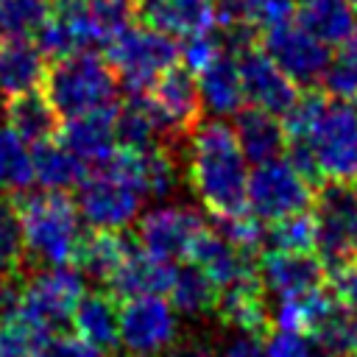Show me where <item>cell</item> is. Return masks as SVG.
Here are the masks:
<instances>
[{
	"label": "cell",
	"instance_id": "cell-1",
	"mask_svg": "<svg viewBox=\"0 0 357 357\" xmlns=\"http://www.w3.org/2000/svg\"><path fill=\"white\" fill-rule=\"evenodd\" d=\"M287 159L310 181L357 178V106L310 92L284 114Z\"/></svg>",
	"mask_w": 357,
	"mask_h": 357
},
{
	"label": "cell",
	"instance_id": "cell-2",
	"mask_svg": "<svg viewBox=\"0 0 357 357\" xmlns=\"http://www.w3.org/2000/svg\"><path fill=\"white\" fill-rule=\"evenodd\" d=\"M248 156L243 153L234 126L209 120L192 128L187 145V178L215 218L248 209Z\"/></svg>",
	"mask_w": 357,
	"mask_h": 357
},
{
	"label": "cell",
	"instance_id": "cell-3",
	"mask_svg": "<svg viewBox=\"0 0 357 357\" xmlns=\"http://www.w3.org/2000/svg\"><path fill=\"white\" fill-rule=\"evenodd\" d=\"M25 254L47 268L70 265L81 248V212L67 192H31L17 201Z\"/></svg>",
	"mask_w": 357,
	"mask_h": 357
},
{
	"label": "cell",
	"instance_id": "cell-4",
	"mask_svg": "<svg viewBox=\"0 0 357 357\" xmlns=\"http://www.w3.org/2000/svg\"><path fill=\"white\" fill-rule=\"evenodd\" d=\"M84 276L78 268L59 265L33 273L20 290H0V312H14L39 337L56 332L73 321L78 301L84 298Z\"/></svg>",
	"mask_w": 357,
	"mask_h": 357
},
{
	"label": "cell",
	"instance_id": "cell-5",
	"mask_svg": "<svg viewBox=\"0 0 357 357\" xmlns=\"http://www.w3.org/2000/svg\"><path fill=\"white\" fill-rule=\"evenodd\" d=\"M45 95L59 114L75 117L98 109H112L117 95V75L106 59L92 50L61 56L45 73Z\"/></svg>",
	"mask_w": 357,
	"mask_h": 357
},
{
	"label": "cell",
	"instance_id": "cell-6",
	"mask_svg": "<svg viewBox=\"0 0 357 357\" xmlns=\"http://www.w3.org/2000/svg\"><path fill=\"white\" fill-rule=\"evenodd\" d=\"M145 190L131 176V170L109 156L103 167L92 176H86L78 187V212L81 220H86L98 231H123L131 226L139 215V206L145 201Z\"/></svg>",
	"mask_w": 357,
	"mask_h": 357
},
{
	"label": "cell",
	"instance_id": "cell-7",
	"mask_svg": "<svg viewBox=\"0 0 357 357\" xmlns=\"http://www.w3.org/2000/svg\"><path fill=\"white\" fill-rule=\"evenodd\" d=\"M178 59L181 47L176 36H167L148 25H131L106 45V61L131 95H142L145 89H151L165 73L178 67Z\"/></svg>",
	"mask_w": 357,
	"mask_h": 357
},
{
	"label": "cell",
	"instance_id": "cell-8",
	"mask_svg": "<svg viewBox=\"0 0 357 357\" xmlns=\"http://www.w3.org/2000/svg\"><path fill=\"white\" fill-rule=\"evenodd\" d=\"M315 251L335 273L357 259V187L329 181L315 195Z\"/></svg>",
	"mask_w": 357,
	"mask_h": 357
},
{
	"label": "cell",
	"instance_id": "cell-9",
	"mask_svg": "<svg viewBox=\"0 0 357 357\" xmlns=\"http://www.w3.org/2000/svg\"><path fill=\"white\" fill-rule=\"evenodd\" d=\"M312 181L287 159L276 156L268 162L254 165L248 176V195L245 206L262 223H276L282 218L307 212L312 201Z\"/></svg>",
	"mask_w": 357,
	"mask_h": 357
},
{
	"label": "cell",
	"instance_id": "cell-10",
	"mask_svg": "<svg viewBox=\"0 0 357 357\" xmlns=\"http://www.w3.org/2000/svg\"><path fill=\"white\" fill-rule=\"evenodd\" d=\"M176 307L165 296H137L120 304V343L134 357L165 354L176 340Z\"/></svg>",
	"mask_w": 357,
	"mask_h": 357
},
{
	"label": "cell",
	"instance_id": "cell-11",
	"mask_svg": "<svg viewBox=\"0 0 357 357\" xmlns=\"http://www.w3.org/2000/svg\"><path fill=\"white\" fill-rule=\"evenodd\" d=\"M262 50L276 61V67L296 86H310L315 81H324L329 59H332L329 45L315 39L304 25L293 20L265 28Z\"/></svg>",
	"mask_w": 357,
	"mask_h": 357
},
{
	"label": "cell",
	"instance_id": "cell-12",
	"mask_svg": "<svg viewBox=\"0 0 357 357\" xmlns=\"http://www.w3.org/2000/svg\"><path fill=\"white\" fill-rule=\"evenodd\" d=\"M206 231L204 218L190 206H156L137 223V243L156 259H190L198 237Z\"/></svg>",
	"mask_w": 357,
	"mask_h": 357
},
{
	"label": "cell",
	"instance_id": "cell-13",
	"mask_svg": "<svg viewBox=\"0 0 357 357\" xmlns=\"http://www.w3.org/2000/svg\"><path fill=\"white\" fill-rule=\"evenodd\" d=\"M139 98L145 100L159 134H165V137H181V134L192 131L198 123L201 95H198V84L187 67L184 70L173 67Z\"/></svg>",
	"mask_w": 357,
	"mask_h": 357
},
{
	"label": "cell",
	"instance_id": "cell-14",
	"mask_svg": "<svg viewBox=\"0 0 357 357\" xmlns=\"http://www.w3.org/2000/svg\"><path fill=\"white\" fill-rule=\"evenodd\" d=\"M237 67L243 78V95L251 109H262L268 114H287L298 100V86L276 67V61L257 50L254 45L237 53Z\"/></svg>",
	"mask_w": 357,
	"mask_h": 357
},
{
	"label": "cell",
	"instance_id": "cell-15",
	"mask_svg": "<svg viewBox=\"0 0 357 357\" xmlns=\"http://www.w3.org/2000/svg\"><path fill=\"white\" fill-rule=\"evenodd\" d=\"M75 28L81 50L114 42L137 14V0H61L59 6Z\"/></svg>",
	"mask_w": 357,
	"mask_h": 357
},
{
	"label": "cell",
	"instance_id": "cell-16",
	"mask_svg": "<svg viewBox=\"0 0 357 357\" xmlns=\"http://www.w3.org/2000/svg\"><path fill=\"white\" fill-rule=\"evenodd\" d=\"M259 282L276 296V301L312 296L324 290V262L312 254L271 248L259 259Z\"/></svg>",
	"mask_w": 357,
	"mask_h": 357
},
{
	"label": "cell",
	"instance_id": "cell-17",
	"mask_svg": "<svg viewBox=\"0 0 357 357\" xmlns=\"http://www.w3.org/2000/svg\"><path fill=\"white\" fill-rule=\"evenodd\" d=\"M59 142L73 151L84 165L89 162H106L117 148H120V134H117V109H98L86 114L67 117L59 128Z\"/></svg>",
	"mask_w": 357,
	"mask_h": 357
},
{
	"label": "cell",
	"instance_id": "cell-18",
	"mask_svg": "<svg viewBox=\"0 0 357 357\" xmlns=\"http://www.w3.org/2000/svg\"><path fill=\"white\" fill-rule=\"evenodd\" d=\"M137 14L148 28L167 36H192L215 31V3L204 0H137Z\"/></svg>",
	"mask_w": 357,
	"mask_h": 357
},
{
	"label": "cell",
	"instance_id": "cell-19",
	"mask_svg": "<svg viewBox=\"0 0 357 357\" xmlns=\"http://www.w3.org/2000/svg\"><path fill=\"white\" fill-rule=\"evenodd\" d=\"M176 276V265L151 257L148 251H142L139 245H134V251L126 257V262L117 268V273L106 282L112 296H117L120 301L126 298H137V296H165L173 284Z\"/></svg>",
	"mask_w": 357,
	"mask_h": 357
},
{
	"label": "cell",
	"instance_id": "cell-20",
	"mask_svg": "<svg viewBox=\"0 0 357 357\" xmlns=\"http://www.w3.org/2000/svg\"><path fill=\"white\" fill-rule=\"evenodd\" d=\"M187 262L201 268L218 290H223V287H229L234 282H243L248 276H257L251 254L240 251L226 237H220L218 231H209V229L198 237V243H195V248H192Z\"/></svg>",
	"mask_w": 357,
	"mask_h": 357
},
{
	"label": "cell",
	"instance_id": "cell-21",
	"mask_svg": "<svg viewBox=\"0 0 357 357\" xmlns=\"http://www.w3.org/2000/svg\"><path fill=\"white\" fill-rule=\"evenodd\" d=\"M45 53L28 36L0 39V92L14 98L33 92L45 81Z\"/></svg>",
	"mask_w": 357,
	"mask_h": 357
},
{
	"label": "cell",
	"instance_id": "cell-22",
	"mask_svg": "<svg viewBox=\"0 0 357 357\" xmlns=\"http://www.w3.org/2000/svg\"><path fill=\"white\" fill-rule=\"evenodd\" d=\"M195 84H198V95H201V106H206L209 112L226 117V114H240L245 95H243V78H240V67H237V56L223 50L215 61H209L201 73H195Z\"/></svg>",
	"mask_w": 357,
	"mask_h": 357
},
{
	"label": "cell",
	"instance_id": "cell-23",
	"mask_svg": "<svg viewBox=\"0 0 357 357\" xmlns=\"http://www.w3.org/2000/svg\"><path fill=\"white\" fill-rule=\"evenodd\" d=\"M215 310L237 332L259 335L265 329V324H268V310H265V296H262L259 273L218 290Z\"/></svg>",
	"mask_w": 357,
	"mask_h": 357
},
{
	"label": "cell",
	"instance_id": "cell-24",
	"mask_svg": "<svg viewBox=\"0 0 357 357\" xmlns=\"http://www.w3.org/2000/svg\"><path fill=\"white\" fill-rule=\"evenodd\" d=\"M6 126L28 145H42L59 134V112L45 92H22L6 103Z\"/></svg>",
	"mask_w": 357,
	"mask_h": 357
},
{
	"label": "cell",
	"instance_id": "cell-25",
	"mask_svg": "<svg viewBox=\"0 0 357 357\" xmlns=\"http://www.w3.org/2000/svg\"><path fill=\"white\" fill-rule=\"evenodd\" d=\"M234 131H237V139L243 145V153L254 165L276 159L287 148L284 123H279L276 114H268L262 109H243L237 114Z\"/></svg>",
	"mask_w": 357,
	"mask_h": 357
},
{
	"label": "cell",
	"instance_id": "cell-26",
	"mask_svg": "<svg viewBox=\"0 0 357 357\" xmlns=\"http://www.w3.org/2000/svg\"><path fill=\"white\" fill-rule=\"evenodd\" d=\"M75 335L106 351L120 343V307L106 293H84L73 312Z\"/></svg>",
	"mask_w": 357,
	"mask_h": 357
},
{
	"label": "cell",
	"instance_id": "cell-27",
	"mask_svg": "<svg viewBox=\"0 0 357 357\" xmlns=\"http://www.w3.org/2000/svg\"><path fill=\"white\" fill-rule=\"evenodd\" d=\"M33 178L42 190H53V192L78 190L81 181L86 178V165L61 142L47 139L42 145H33Z\"/></svg>",
	"mask_w": 357,
	"mask_h": 357
},
{
	"label": "cell",
	"instance_id": "cell-28",
	"mask_svg": "<svg viewBox=\"0 0 357 357\" xmlns=\"http://www.w3.org/2000/svg\"><path fill=\"white\" fill-rule=\"evenodd\" d=\"M296 17L298 25H304L315 39L329 47L340 45L357 22L354 3L349 0H298Z\"/></svg>",
	"mask_w": 357,
	"mask_h": 357
},
{
	"label": "cell",
	"instance_id": "cell-29",
	"mask_svg": "<svg viewBox=\"0 0 357 357\" xmlns=\"http://www.w3.org/2000/svg\"><path fill=\"white\" fill-rule=\"evenodd\" d=\"M134 251V243L123 231H92L81 240L75 265L81 273H89L100 282H109L117 268L126 262V257Z\"/></svg>",
	"mask_w": 357,
	"mask_h": 357
},
{
	"label": "cell",
	"instance_id": "cell-30",
	"mask_svg": "<svg viewBox=\"0 0 357 357\" xmlns=\"http://www.w3.org/2000/svg\"><path fill=\"white\" fill-rule=\"evenodd\" d=\"M310 337L326 357H357V310L343 304L340 298H329Z\"/></svg>",
	"mask_w": 357,
	"mask_h": 357
},
{
	"label": "cell",
	"instance_id": "cell-31",
	"mask_svg": "<svg viewBox=\"0 0 357 357\" xmlns=\"http://www.w3.org/2000/svg\"><path fill=\"white\" fill-rule=\"evenodd\" d=\"M167 296H170V304L178 312L198 315V312H206L209 307H215L218 287L209 282V276L201 268H195L190 262L184 268H176V276H173V284H170Z\"/></svg>",
	"mask_w": 357,
	"mask_h": 357
},
{
	"label": "cell",
	"instance_id": "cell-32",
	"mask_svg": "<svg viewBox=\"0 0 357 357\" xmlns=\"http://www.w3.org/2000/svg\"><path fill=\"white\" fill-rule=\"evenodd\" d=\"M0 184L11 190H25L36 184L33 178V148L14 134L8 126L0 128Z\"/></svg>",
	"mask_w": 357,
	"mask_h": 357
},
{
	"label": "cell",
	"instance_id": "cell-33",
	"mask_svg": "<svg viewBox=\"0 0 357 357\" xmlns=\"http://www.w3.org/2000/svg\"><path fill=\"white\" fill-rule=\"evenodd\" d=\"M324 84L340 100L357 98V22H354L351 33L340 45H335V53L329 59Z\"/></svg>",
	"mask_w": 357,
	"mask_h": 357
},
{
	"label": "cell",
	"instance_id": "cell-34",
	"mask_svg": "<svg viewBox=\"0 0 357 357\" xmlns=\"http://www.w3.org/2000/svg\"><path fill=\"white\" fill-rule=\"evenodd\" d=\"M329 304V296L312 293V296H301V298H282L273 310V321L276 329H287V332H298V335H310L318 324V318L324 315Z\"/></svg>",
	"mask_w": 357,
	"mask_h": 357
},
{
	"label": "cell",
	"instance_id": "cell-35",
	"mask_svg": "<svg viewBox=\"0 0 357 357\" xmlns=\"http://www.w3.org/2000/svg\"><path fill=\"white\" fill-rule=\"evenodd\" d=\"M268 240L276 251H293V254H312L315 251V220L307 212L282 218L271 223Z\"/></svg>",
	"mask_w": 357,
	"mask_h": 357
},
{
	"label": "cell",
	"instance_id": "cell-36",
	"mask_svg": "<svg viewBox=\"0 0 357 357\" xmlns=\"http://www.w3.org/2000/svg\"><path fill=\"white\" fill-rule=\"evenodd\" d=\"M47 0H0V20L6 36H36V31L50 17Z\"/></svg>",
	"mask_w": 357,
	"mask_h": 357
},
{
	"label": "cell",
	"instance_id": "cell-37",
	"mask_svg": "<svg viewBox=\"0 0 357 357\" xmlns=\"http://www.w3.org/2000/svg\"><path fill=\"white\" fill-rule=\"evenodd\" d=\"M22 257H25V240H22L17 206L0 201V271L3 273L17 271Z\"/></svg>",
	"mask_w": 357,
	"mask_h": 357
},
{
	"label": "cell",
	"instance_id": "cell-38",
	"mask_svg": "<svg viewBox=\"0 0 357 357\" xmlns=\"http://www.w3.org/2000/svg\"><path fill=\"white\" fill-rule=\"evenodd\" d=\"M39 335L14 312H0V357H36Z\"/></svg>",
	"mask_w": 357,
	"mask_h": 357
},
{
	"label": "cell",
	"instance_id": "cell-39",
	"mask_svg": "<svg viewBox=\"0 0 357 357\" xmlns=\"http://www.w3.org/2000/svg\"><path fill=\"white\" fill-rule=\"evenodd\" d=\"M218 234L226 237L231 245H237L245 254H251L254 248H259V243L265 240L262 220L254 212H248V209L234 212V215H226V218H218Z\"/></svg>",
	"mask_w": 357,
	"mask_h": 357
},
{
	"label": "cell",
	"instance_id": "cell-40",
	"mask_svg": "<svg viewBox=\"0 0 357 357\" xmlns=\"http://www.w3.org/2000/svg\"><path fill=\"white\" fill-rule=\"evenodd\" d=\"M223 39L215 33V31H204V33H192L184 39L181 45V59H184V67L190 73H201L209 61H215L220 53H223Z\"/></svg>",
	"mask_w": 357,
	"mask_h": 357
},
{
	"label": "cell",
	"instance_id": "cell-41",
	"mask_svg": "<svg viewBox=\"0 0 357 357\" xmlns=\"http://www.w3.org/2000/svg\"><path fill=\"white\" fill-rule=\"evenodd\" d=\"M36 357H103V351L95 349L92 343H86L81 335L50 332L39 340Z\"/></svg>",
	"mask_w": 357,
	"mask_h": 357
},
{
	"label": "cell",
	"instance_id": "cell-42",
	"mask_svg": "<svg viewBox=\"0 0 357 357\" xmlns=\"http://www.w3.org/2000/svg\"><path fill=\"white\" fill-rule=\"evenodd\" d=\"M296 6H298V0H243L245 20L251 25H262V28L287 22L296 14Z\"/></svg>",
	"mask_w": 357,
	"mask_h": 357
},
{
	"label": "cell",
	"instance_id": "cell-43",
	"mask_svg": "<svg viewBox=\"0 0 357 357\" xmlns=\"http://www.w3.org/2000/svg\"><path fill=\"white\" fill-rule=\"evenodd\" d=\"M265 357H310V346H307V335L298 332H287V329H276L265 343Z\"/></svg>",
	"mask_w": 357,
	"mask_h": 357
},
{
	"label": "cell",
	"instance_id": "cell-44",
	"mask_svg": "<svg viewBox=\"0 0 357 357\" xmlns=\"http://www.w3.org/2000/svg\"><path fill=\"white\" fill-rule=\"evenodd\" d=\"M332 276H335V293H337V298L343 304H349V307L357 310V259L351 265L335 271Z\"/></svg>",
	"mask_w": 357,
	"mask_h": 357
},
{
	"label": "cell",
	"instance_id": "cell-45",
	"mask_svg": "<svg viewBox=\"0 0 357 357\" xmlns=\"http://www.w3.org/2000/svg\"><path fill=\"white\" fill-rule=\"evenodd\" d=\"M220 357H265V346L257 340V335H245L240 332L237 337H231L223 349Z\"/></svg>",
	"mask_w": 357,
	"mask_h": 357
},
{
	"label": "cell",
	"instance_id": "cell-46",
	"mask_svg": "<svg viewBox=\"0 0 357 357\" xmlns=\"http://www.w3.org/2000/svg\"><path fill=\"white\" fill-rule=\"evenodd\" d=\"M165 357H220V354H215L209 346L187 343V346H170V349L165 351Z\"/></svg>",
	"mask_w": 357,
	"mask_h": 357
},
{
	"label": "cell",
	"instance_id": "cell-47",
	"mask_svg": "<svg viewBox=\"0 0 357 357\" xmlns=\"http://www.w3.org/2000/svg\"><path fill=\"white\" fill-rule=\"evenodd\" d=\"M3 36H6V31H3V20H0V39H3Z\"/></svg>",
	"mask_w": 357,
	"mask_h": 357
},
{
	"label": "cell",
	"instance_id": "cell-48",
	"mask_svg": "<svg viewBox=\"0 0 357 357\" xmlns=\"http://www.w3.org/2000/svg\"><path fill=\"white\" fill-rule=\"evenodd\" d=\"M0 290H3V271H0Z\"/></svg>",
	"mask_w": 357,
	"mask_h": 357
},
{
	"label": "cell",
	"instance_id": "cell-49",
	"mask_svg": "<svg viewBox=\"0 0 357 357\" xmlns=\"http://www.w3.org/2000/svg\"><path fill=\"white\" fill-rule=\"evenodd\" d=\"M349 3H354V6H357V0H349Z\"/></svg>",
	"mask_w": 357,
	"mask_h": 357
},
{
	"label": "cell",
	"instance_id": "cell-50",
	"mask_svg": "<svg viewBox=\"0 0 357 357\" xmlns=\"http://www.w3.org/2000/svg\"><path fill=\"white\" fill-rule=\"evenodd\" d=\"M204 3H215V0H204Z\"/></svg>",
	"mask_w": 357,
	"mask_h": 357
},
{
	"label": "cell",
	"instance_id": "cell-51",
	"mask_svg": "<svg viewBox=\"0 0 357 357\" xmlns=\"http://www.w3.org/2000/svg\"><path fill=\"white\" fill-rule=\"evenodd\" d=\"M310 357H312V354H310Z\"/></svg>",
	"mask_w": 357,
	"mask_h": 357
}]
</instances>
